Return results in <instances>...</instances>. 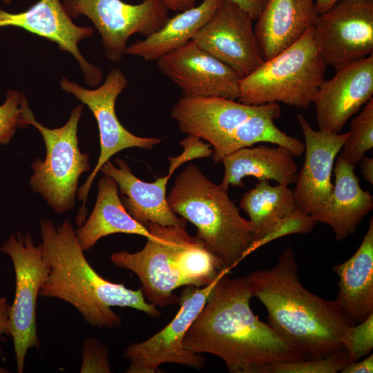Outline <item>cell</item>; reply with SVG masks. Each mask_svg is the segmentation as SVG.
Returning a JSON list of instances; mask_svg holds the SVG:
<instances>
[{"instance_id":"cell-1","label":"cell","mask_w":373,"mask_h":373,"mask_svg":"<svg viewBox=\"0 0 373 373\" xmlns=\"http://www.w3.org/2000/svg\"><path fill=\"white\" fill-rule=\"evenodd\" d=\"M252 297L247 276L224 274L186 332L184 348L217 356L231 373H268L276 364L309 358L254 314Z\"/></svg>"},{"instance_id":"cell-2","label":"cell","mask_w":373,"mask_h":373,"mask_svg":"<svg viewBox=\"0 0 373 373\" xmlns=\"http://www.w3.org/2000/svg\"><path fill=\"white\" fill-rule=\"evenodd\" d=\"M40 243L49 267L39 296L57 298L71 305L88 325L99 329L118 327L122 317L112 307H131L157 318L161 312L147 302L141 289L133 290L100 276L90 265L80 247L70 219L55 225L40 221Z\"/></svg>"},{"instance_id":"cell-3","label":"cell","mask_w":373,"mask_h":373,"mask_svg":"<svg viewBox=\"0 0 373 373\" xmlns=\"http://www.w3.org/2000/svg\"><path fill=\"white\" fill-rule=\"evenodd\" d=\"M253 296L268 312V323L309 358L344 350L343 338L355 325L335 300L308 291L298 278L294 250L288 246L271 268L247 276Z\"/></svg>"},{"instance_id":"cell-4","label":"cell","mask_w":373,"mask_h":373,"mask_svg":"<svg viewBox=\"0 0 373 373\" xmlns=\"http://www.w3.org/2000/svg\"><path fill=\"white\" fill-rule=\"evenodd\" d=\"M281 114L277 102L250 105L220 97L182 96L173 106L171 116L182 133L210 144L212 159L219 163L229 153L258 142L284 146L294 156L304 153V142L276 126Z\"/></svg>"},{"instance_id":"cell-5","label":"cell","mask_w":373,"mask_h":373,"mask_svg":"<svg viewBox=\"0 0 373 373\" xmlns=\"http://www.w3.org/2000/svg\"><path fill=\"white\" fill-rule=\"evenodd\" d=\"M228 189L189 164L176 177L167 196L171 209L197 229L195 238L229 271L247 256L251 225L230 199Z\"/></svg>"},{"instance_id":"cell-6","label":"cell","mask_w":373,"mask_h":373,"mask_svg":"<svg viewBox=\"0 0 373 373\" xmlns=\"http://www.w3.org/2000/svg\"><path fill=\"white\" fill-rule=\"evenodd\" d=\"M326 66L312 28L242 78L238 101L250 105L281 102L307 108L325 80Z\"/></svg>"},{"instance_id":"cell-7","label":"cell","mask_w":373,"mask_h":373,"mask_svg":"<svg viewBox=\"0 0 373 373\" xmlns=\"http://www.w3.org/2000/svg\"><path fill=\"white\" fill-rule=\"evenodd\" d=\"M82 111L83 105H77L64 126L49 128L35 119L28 104L25 109L26 122L39 131L46 146L44 160L37 158L31 165L33 174L30 185L57 213L74 208L79 179L90 168L89 155L82 153L78 144L77 128Z\"/></svg>"},{"instance_id":"cell-8","label":"cell","mask_w":373,"mask_h":373,"mask_svg":"<svg viewBox=\"0 0 373 373\" xmlns=\"http://www.w3.org/2000/svg\"><path fill=\"white\" fill-rule=\"evenodd\" d=\"M146 227L156 239H147L143 249L134 253L126 250L114 252L111 260L115 266L137 275L142 294L149 303L162 307L174 305L179 303V298L173 291L189 285L186 252L198 239L178 226L149 223Z\"/></svg>"},{"instance_id":"cell-9","label":"cell","mask_w":373,"mask_h":373,"mask_svg":"<svg viewBox=\"0 0 373 373\" xmlns=\"http://www.w3.org/2000/svg\"><path fill=\"white\" fill-rule=\"evenodd\" d=\"M0 251L10 258L15 276V292L10 309V337L17 371L22 373L28 350L41 346L37 334V299L49 267L41 245L36 246L30 233L11 234Z\"/></svg>"},{"instance_id":"cell-10","label":"cell","mask_w":373,"mask_h":373,"mask_svg":"<svg viewBox=\"0 0 373 373\" xmlns=\"http://www.w3.org/2000/svg\"><path fill=\"white\" fill-rule=\"evenodd\" d=\"M127 85L126 77L117 68H113L104 83L95 89L85 88L65 77L60 81L64 91L73 95L88 107L97 121L99 133L98 161L85 182L77 190L78 200L82 201L78 213L79 224L84 221L86 203L91 185L102 166L112 156L129 148L151 149L161 142V140L156 137L135 135L120 123L115 113V103Z\"/></svg>"},{"instance_id":"cell-11","label":"cell","mask_w":373,"mask_h":373,"mask_svg":"<svg viewBox=\"0 0 373 373\" xmlns=\"http://www.w3.org/2000/svg\"><path fill=\"white\" fill-rule=\"evenodd\" d=\"M70 18L87 17L102 37L106 57L122 59L128 39L139 33L145 37L160 30L169 19V9L160 0L132 5L122 0H62Z\"/></svg>"},{"instance_id":"cell-12","label":"cell","mask_w":373,"mask_h":373,"mask_svg":"<svg viewBox=\"0 0 373 373\" xmlns=\"http://www.w3.org/2000/svg\"><path fill=\"white\" fill-rule=\"evenodd\" d=\"M220 276L202 287L185 286L179 298L180 309L171 321L153 336L140 343H131L124 350V357L130 362L127 373H155L166 363L198 370L204 367L205 358L184 348L183 340Z\"/></svg>"},{"instance_id":"cell-13","label":"cell","mask_w":373,"mask_h":373,"mask_svg":"<svg viewBox=\"0 0 373 373\" xmlns=\"http://www.w3.org/2000/svg\"><path fill=\"white\" fill-rule=\"evenodd\" d=\"M322 58L336 70L373 54V0H340L314 26Z\"/></svg>"},{"instance_id":"cell-14","label":"cell","mask_w":373,"mask_h":373,"mask_svg":"<svg viewBox=\"0 0 373 373\" xmlns=\"http://www.w3.org/2000/svg\"><path fill=\"white\" fill-rule=\"evenodd\" d=\"M253 21L238 6L224 0L193 40L242 79L264 61Z\"/></svg>"},{"instance_id":"cell-15","label":"cell","mask_w":373,"mask_h":373,"mask_svg":"<svg viewBox=\"0 0 373 373\" xmlns=\"http://www.w3.org/2000/svg\"><path fill=\"white\" fill-rule=\"evenodd\" d=\"M159 70L189 97L238 100L240 77L191 40L157 60Z\"/></svg>"},{"instance_id":"cell-16","label":"cell","mask_w":373,"mask_h":373,"mask_svg":"<svg viewBox=\"0 0 373 373\" xmlns=\"http://www.w3.org/2000/svg\"><path fill=\"white\" fill-rule=\"evenodd\" d=\"M313 97L318 130L338 134L373 95V54L336 70Z\"/></svg>"},{"instance_id":"cell-17","label":"cell","mask_w":373,"mask_h":373,"mask_svg":"<svg viewBox=\"0 0 373 373\" xmlns=\"http://www.w3.org/2000/svg\"><path fill=\"white\" fill-rule=\"evenodd\" d=\"M6 26L21 28L56 43L60 50L71 53L77 59L88 86L95 87L101 83L102 70L87 61L77 46L81 40L91 37L95 30L90 26L75 24L61 0H39L18 13L6 12L0 7V28Z\"/></svg>"},{"instance_id":"cell-18","label":"cell","mask_w":373,"mask_h":373,"mask_svg":"<svg viewBox=\"0 0 373 373\" xmlns=\"http://www.w3.org/2000/svg\"><path fill=\"white\" fill-rule=\"evenodd\" d=\"M297 119L305 138V156L293 192L298 209L310 215L329 199L334 162L350 133L316 131L303 115L298 114Z\"/></svg>"},{"instance_id":"cell-19","label":"cell","mask_w":373,"mask_h":373,"mask_svg":"<svg viewBox=\"0 0 373 373\" xmlns=\"http://www.w3.org/2000/svg\"><path fill=\"white\" fill-rule=\"evenodd\" d=\"M114 162L117 166L107 161L99 171L116 182L124 207L135 220L146 227L155 223L186 228V220L177 216L168 203L166 186L169 175L146 182L137 178L123 159L116 157Z\"/></svg>"},{"instance_id":"cell-20","label":"cell","mask_w":373,"mask_h":373,"mask_svg":"<svg viewBox=\"0 0 373 373\" xmlns=\"http://www.w3.org/2000/svg\"><path fill=\"white\" fill-rule=\"evenodd\" d=\"M318 16L314 0H267L254 27L264 60L298 41Z\"/></svg>"},{"instance_id":"cell-21","label":"cell","mask_w":373,"mask_h":373,"mask_svg":"<svg viewBox=\"0 0 373 373\" xmlns=\"http://www.w3.org/2000/svg\"><path fill=\"white\" fill-rule=\"evenodd\" d=\"M354 169L355 165L338 157L329 199L310 214L317 222L329 225L337 241L354 233L357 226L373 209V197L361 188Z\"/></svg>"},{"instance_id":"cell-22","label":"cell","mask_w":373,"mask_h":373,"mask_svg":"<svg viewBox=\"0 0 373 373\" xmlns=\"http://www.w3.org/2000/svg\"><path fill=\"white\" fill-rule=\"evenodd\" d=\"M294 154L287 148L263 144L238 149L223 157L224 173L220 185L243 187L242 180L254 177L258 181L273 180L288 186L297 180L298 169Z\"/></svg>"},{"instance_id":"cell-23","label":"cell","mask_w":373,"mask_h":373,"mask_svg":"<svg viewBox=\"0 0 373 373\" xmlns=\"http://www.w3.org/2000/svg\"><path fill=\"white\" fill-rule=\"evenodd\" d=\"M338 275L336 302L355 324L373 314V219L356 252L332 268Z\"/></svg>"},{"instance_id":"cell-24","label":"cell","mask_w":373,"mask_h":373,"mask_svg":"<svg viewBox=\"0 0 373 373\" xmlns=\"http://www.w3.org/2000/svg\"><path fill=\"white\" fill-rule=\"evenodd\" d=\"M97 195L93 210L75 230L83 251L91 249L101 238L114 233L135 234L156 239L148 228L135 220L126 210L119 197L116 182L104 175L97 183Z\"/></svg>"},{"instance_id":"cell-25","label":"cell","mask_w":373,"mask_h":373,"mask_svg":"<svg viewBox=\"0 0 373 373\" xmlns=\"http://www.w3.org/2000/svg\"><path fill=\"white\" fill-rule=\"evenodd\" d=\"M224 0H202L197 6L169 18L157 31L127 46L125 54L157 61L193 40Z\"/></svg>"},{"instance_id":"cell-26","label":"cell","mask_w":373,"mask_h":373,"mask_svg":"<svg viewBox=\"0 0 373 373\" xmlns=\"http://www.w3.org/2000/svg\"><path fill=\"white\" fill-rule=\"evenodd\" d=\"M239 205L249 218L253 240L251 245L298 209L294 192L288 186H272L267 180L258 181L254 188L242 195Z\"/></svg>"},{"instance_id":"cell-27","label":"cell","mask_w":373,"mask_h":373,"mask_svg":"<svg viewBox=\"0 0 373 373\" xmlns=\"http://www.w3.org/2000/svg\"><path fill=\"white\" fill-rule=\"evenodd\" d=\"M349 133L339 157L347 163L356 165L373 147V98L352 120Z\"/></svg>"},{"instance_id":"cell-28","label":"cell","mask_w":373,"mask_h":373,"mask_svg":"<svg viewBox=\"0 0 373 373\" xmlns=\"http://www.w3.org/2000/svg\"><path fill=\"white\" fill-rule=\"evenodd\" d=\"M349 363V355L342 350L322 358L278 363L272 366L268 373H336Z\"/></svg>"},{"instance_id":"cell-29","label":"cell","mask_w":373,"mask_h":373,"mask_svg":"<svg viewBox=\"0 0 373 373\" xmlns=\"http://www.w3.org/2000/svg\"><path fill=\"white\" fill-rule=\"evenodd\" d=\"M28 104L23 93L17 90L6 92V100L0 106V145L8 144L17 128H25V109Z\"/></svg>"},{"instance_id":"cell-30","label":"cell","mask_w":373,"mask_h":373,"mask_svg":"<svg viewBox=\"0 0 373 373\" xmlns=\"http://www.w3.org/2000/svg\"><path fill=\"white\" fill-rule=\"evenodd\" d=\"M343 345L350 363L357 361L371 352L373 349V314L347 329L343 338Z\"/></svg>"},{"instance_id":"cell-31","label":"cell","mask_w":373,"mask_h":373,"mask_svg":"<svg viewBox=\"0 0 373 373\" xmlns=\"http://www.w3.org/2000/svg\"><path fill=\"white\" fill-rule=\"evenodd\" d=\"M318 222L310 215L297 209L292 214L282 220L271 231L258 242L252 244L248 253L281 237L295 234L308 233Z\"/></svg>"},{"instance_id":"cell-32","label":"cell","mask_w":373,"mask_h":373,"mask_svg":"<svg viewBox=\"0 0 373 373\" xmlns=\"http://www.w3.org/2000/svg\"><path fill=\"white\" fill-rule=\"evenodd\" d=\"M81 373H110L109 351L106 345L96 338L86 337L82 348Z\"/></svg>"},{"instance_id":"cell-33","label":"cell","mask_w":373,"mask_h":373,"mask_svg":"<svg viewBox=\"0 0 373 373\" xmlns=\"http://www.w3.org/2000/svg\"><path fill=\"white\" fill-rule=\"evenodd\" d=\"M180 144L184 149L182 153L175 157H169L167 175L170 177L184 163L195 159L208 157L213 154L211 144L204 142L203 140L193 135H188L180 142Z\"/></svg>"},{"instance_id":"cell-34","label":"cell","mask_w":373,"mask_h":373,"mask_svg":"<svg viewBox=\"0 0 373 373\" xmlns=\"http://www.w3.org/2000/svg\"><path fill=\"white\" fill-rule=\"evenodd\" d=\"M247 12L254 21H256L267 0H229Z\"/></svg>"},{"instance_id":"cell-35","label":"cell","mask_w":373,"mask_h":373,"mask_svg":"<svg viewBox=\"0 0 373 373\" xmlns=\"http://www.w3.org/2000/svg\"><path fill=\"white\" fill-rule=\"evenodd\" d=\"M341 373H372L373 354H370L361 361L350 363L341 372Z\"/></svg>"},{"instance_id":"cell-36","label":"cell","mask_w":373,"mask_h":373,"mask_svg":"<svg viewBox=\"0 0 373 373\" xmlns=\"http://www.w3.org/2000/svg\"><path fill=\"white\" fill-rule=\"evenodd\" d=\"M10 305L6 297H0V334L10 336Z\"/></svg>"},{"instance_id":"cell-37","label":"cell","mask_w":373,"mask_h":373,"mask_svg":"<svg viewBox=\"0 0 373 373\" xmlns=\"http://www.w3.org/2000/svg\"><path fill=\"white\" fill-rule=\"evenodd\" d=\"M169 10L182 12L195 6L196 0H160Z\"/></svg>"},{"instance_id":"cell-38","label":"cell","mask_w":373,"mask_h":373,"mask_svg":"<svg viewBox=\"0 0 373 373\" xmlns=\"http://www.w3.org/2000/svg\"><path fill=\"white\" fill-rule=\"evenodd\" d=\"M361 172L363 178L371 184H373V159L364 157L360 162Z\"/></svg>"},{"instance_id":"cell-39","label":"cell","mask_w":373,"mask_h":373,"mask_svg":"<svg viewBox=\"0 0 373 373\" xmlns=\"http://www.w3.org/2000/svg\"><path fill=\"white\" fill-rule=\"evenodd\" d=\"M317 14L321 15L340 0H314Z\"/></svg>"},{"instance_id":"cell-40","label":"cell","mask_w":373,"mask_h":373,"mask_svg":"<svg viewBox=\"0 0 373 373\" xmlns=\"http://www.w3.org/2000/svg\"><path fill=\"white\" fill-rule=\"evenodd\" d=\"M1 355H2V348H1V347L0 345V358H1ZM8 372H9V371L7 369H6V368H4V367H1L0 365V373H8Z\"/></svg>"},{"instance_id":"cell-41","label":"cell","mask_w":373,"mask_h":373,"mask_svg":"<svg viewBox=\"0 0 373 373\" xmlns=\"http://www.w3.org/2000/svg\"><path fill=\"white\" fill-rule=\"evenodd\" d=\"M1 1L6 4H9L12 1V0H1Z\"/></svg>"}]
</instances>
